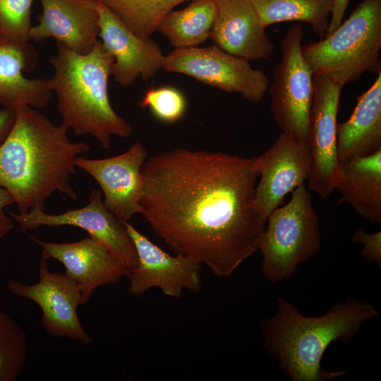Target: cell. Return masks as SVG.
I'll list each match as a JSON object with an SVG mask.
<instances>
[{
  "mask_svg": "<svg viewBox=\"0 0 381 381\" xmlns=\"http://www.w3.org/2000/svg\"><path fill=\"white\" fill-rule=\"evenodd\" d=\"M253 158L176 148L142 167V215L176 253L231 274L258 249L266 221L254 203Z\"/></svg>",
  "mask_w": 381,
  "mask_h": 381,
  "instance_id": "6da1fadb",
  "label": "cell"
},
{
  "mask_svg": "<svg viewBox=\"0 0 381 381\" xmlns=\"http://www.w3.org/2000/svg\"><path fill=\"white\" fill-rule=\"evenodd\" d=\"M15 109L13 126L0 145V186L11 194L18 212L44 210L46 200L56 191L76 200L70 178L77 158L90 146L71 141L64 125H55L35 108Z\"/></svg>",
  "mask_w": 381,
  "mask_h": 381,
  "instance_id": "7a4b0ae2",
  "label": "cell"
},
{
  "mask_svg": "<svg viewBox=\"0 0 381 381\" xmlns=\"http://www.w3.org/2000/svg\"><path fill=\"white\" fill-rule=\"evenodd\" d=\"M378 315L370 302L349 297L322 315L308 317L279 296L276 313L260 321L264 346L292 381L332 380L346 372L322 368L328 346L335 341L350 343L363 322Z\"/></svg>",
  "mask_w": 381,
  "mask_h": 381,
  "instance_id": "3957f363",
  "label": "cell"
},
{
  "mask_svg": "<svg viewBox=\"0 0 381 381\" xmlns=\"http://www.w3.org/2000/svg\"><path fill=\"white\" fill-rule=\"evenodd\" d=\"M114 61L100 40L85 54L56 42V52L49 59L54 68L49 80L62 124L75 135H90L105 149L111 146L112 135L128 138L132 132L109 101L108 80Z\"/></svg>",
  "mask_w": 381,
  "mask_h": 381,
  "instance_id": "277c9868",
  "label": "cell"
},
{
  "mask_svg": "<svg viewBox=\"0 0 381 381\" xmlns=\"http://www.w3.org/2000/svg\"><path fill=\"white\" fill-rule=\"evenodd\" d=\"M381 0H363L329 35L302 46L314 76L344 86L381 71Z\"/></svg>",
  "mask_w": 381,
  "mask_h": 381,
  "instance_id": "5b68a950",
  "label": "cell"
},
{
  "mask_svg": "<svg viewBox=\"0 0 381 381\" xmlns=\"http://www.w3.org/2000/svg\"><path fill=\"white\" fill-rule=\"evenodd\" d=\"M291 193L290 200L267 217L258 245L262 274L273 283L290 278L321 246L319 218L309 191L303 184Z\"/></svg>",
  "mask_w": 381,
  "mask_h": 381,
  "instance_id": "8992f818",
  "label": "cell"
},
{
  "mask_svg": "<svg viewBox=\"0 0 381 381\" xmlns=\"http://www.w3.org/2000/svg\"><path fill=\"white\" fill-rule=\"evenodd\" d=\"M303 29L290 27L282 40V59L268 87L273 119L282 133L308 145L314 75L302 52Z\"/></svg>",
  "mask_w": 381,
  "mask_h": 381,
  "instance_id": "52a82bcc",
  "label": "cell"
},
{
  "mask_svg": "<svg viewBox=\"0 0 381 381\" xmlns=\"http://www.w3.org/2000/svg\"><path fill=\"white\" fill-rule=\"evenodd\" d=\"M162 69L190 76L204 84L228 93H238L258 103L270 86L261 69L253 68L248 61L210 45L174 49L164 56Z\"/></svg>",
  "mask_w": 381,
  "mask_h": 381,
  "instance_id": "ba28073f",
  "label": "cell"
},
{
  "mask_svg": "<svg viewBox=\"0 0 381 381\" xmlns=\"http://www.w3.org/2000/svg\"><path fill=\"white\" fill-rule=\"evenodd\" d=\"M8 214L24 231L40 226L68 225L79 227L104 245L129 270L137 265L133 243L123 223L104 206L99 189H94L89 196L88 203L78 209L54 214L37 210H30L25 214L9 212Z\"/></svg>",
  "mask_w": 381,
  "mask_h": 381,
  "instance_id": "9c48e42d",
  "label": "cell"
},
{
  "mask_svg": "<svg viewBox=\"0 0 381 381\" xmlns=\"http://www.w3.org/2000/svg\"><path fill=\"white\" fill-rule=\"evenodd\" d=\"M313 82L308 142L312 168L308 188L327 198L335 189L339 167L336 133L343 86L325 75L314 76Z\"/></svg>",
  "mask_w": 381,
  "mask_h": 381,
  "instance_id": "30bf717a",
  "label": "cell"
},
{
  "mask_svg": "<svg viewBox=\"0 0 381 381\" xmlns=\"http://www.w3.org/2000/svg\"><path fill=\"white\" fill-rule=\"evenodd\" d=\"M253 158V168L260 176L255 189L254 203L266 221L281 206L287 194L308 181L311 157L308 145L281 133L268 150Z\"/></svg>",
  "mask_w": 381,
  "mask_h": 381,
  "instance_id": "8fae6325",
  "label": "cell"
},
{
  "mask_svg": "<svg viewBox=\"0 0 381 381\" xmlns=\"http://www.w3.org/2000/svg\"><path fill=\"white\" fill-rule=\"evenodd\" d=\"M137 254L136 266L129 270V293L138 296L157 287L167 296L180 298L184 289H201V265L181 254L171 255L152 243L130 222H123Z\"/></svg>",
  "mask_w": 381,
  "mask_h": 381,
  "instance_id": "7c38bea8",
  "label": "cell"
},
{
  "mask_svg": "<svg viewBox=\"0 0 381 381\" xmlns=\"http://www.w3.org/2000/svg\"><path fill=\"white\" fill-rule=\"evenodd\" d=\"M39 276V281L31 285L11 280L7 289L39 306L43 327L50 334L92 344V339L83 329L77 313L78 306L83 305L78 286L66 274L51 272L42 258Z\"/></svg>",
  "mask_w": 381,
  "mask_h": 381,
  "instance_id": "4fadbf2b",
  "label": "cell"
},
{
  "mask_svg": "<svg viewBox=\"0 0 381 381\" xmlns=\"http://www.w3.org/2000/svg\"><path fill=\"white\" fill-rule=\"evenodd\" d=\"M147 158L143 145L136 142L123 153L104 159L79 156L76 167L90 175L104 195V206L121 222H130L142 214V167Z\"/></svg>",
  "mask_w": 381,
  "mask_h": 381,
  "instance_id": "5bb4252c",
  "label": "cell"
},
{
  "mask_svg": "<svg viewBox=\"0 0 381 381\" xmlns=\"http://www.w3.org/2000/svg\"><path fill=\"white\" fill-rule=\"evenodd\" d=\"M102 48L114 59L111 76L121 86L138 78L147 80L162 67L164 56L156 42L135 35L110 9L97 0Z\"/></svg>",
  "mask_w": 381,
  "mask_h": 381,
  "instance_id": "9a60e30c",
  "label": "cell"
},
{
  "mask_svg": "<svg viewBox=\"0 0 381 381\" xmlns=\"http://www.w3.org/2000/svg\"><path fill=\"white\" fill-rule=\"evenodd\" d=\"M30 238L42 248V259L53 258L63 264L65 274L80 291L83 305L88 302L97 287L116 284L129 273L104 245L90 236L72 243Z\"/></svg>",
  "mask_w": 381,
  "mask_h": 381,
  "instance_id": "2e32d148",
  "label": "cell"
},
{
  "mask_svg": "<svg viewBox=\"0 0 381 381\" xmlns=\"http://www.w3.org/2000/svg\"><path fill=\"white\" fill-rule=\"evenodd\" d=\"M40 1L42 12L38 24L30 28V40L53 38L78 54L91 51L99 40L97 0Z\"/></svg>",
  "mask_w": 381,
  "mask_h": 381,
  "instance_id": "e0dca14e",
  "label": "cell"
},
{
  "mask_svg": "<svg viewBox=\"0 0 381 381\" xmlns=\"http://www.w3.org/2000/svg\"><path fill=\"white\" fill-rule=\"evenodd\" d=\"M217 15L210 39L222 50L247 61L266 59L274 45L250 0H215Z\"/></svg>",
  "mask_w": 381,
  "mask_h": 381,
  "instance_id": "ac0fdd59",
  "label": "cell"
},
{
  "mask_svg": "<svg viewBox=\"0 0 381 381\" xmlns=\"http://www.w3.org/2000/svg\"><path fill=\"white\" fill-rule=\"evenodd\" d=\"M336 141L339 162L381 150V71L370 88L357 97L351 116L337 123Z\"/></svg>",
  "mask_w": 381,
  "mask_h": 381,
  "instance_id": "d6986e66",
  "label": "cell"
},
{
  "mask_svg": "<svg viewBox=\"0 0 381 381\" xmlns=\"http://www.w3.org/2000/svg\"><path fill=\"white\" fill-rule=\"evenodd\" d=\"M37 60L32 47L23 49L0 39V105L42 108L49 104L54 93L50 80L30 79L23 74L30 71Z\"/></svg>",
  "mask_w": 381,
  "mask_h": 381,
  "instance_id": "ffe728a7",
  "label": "cell"
},
{
  "mask_svg": "<svg viewBox=\"0 0 381 381\" xmlns=\"http://www.w3.org/2000/svg\"><path fill=\"white\" fill-rule=\"evenodd\" d=\"M335 189L338 204H347L365 220L381 223V150L339 162Z\"/></svg>",
  "mask_w": 381,
  "mask_h": 381,
  "instance_id": "44dd1931",
  "label": "cell"
},
{
  "mask_svg": "<svg viewBox=\"0 0 381 381\" xmlns=\"http://www.w3.org/2000/svg\"><path fill=\"white\" fill-rule=\"evenodd\" d=\"M217 11L215 0H190L184 8L169 11L157 31L175 49L196 47L210 37Z\"/></svg>",
  "mask_w": 381,
  "mask_h": 381,
  "instance_id": "7402d4cb",
  "label": "cell"
},
{
  "mask_svg": "<svg viewBox=\"0 0 381 381\" xmlns=\"http://www.w3.org/2000/svg\"><path fill=\"white\" fill-rule=\"evenodd\" d=\"M262 26L301 21L308 24L321 39L327 30L332 0H250Z\"/></svg>",
  "mask_w": 381,
  "mask_h": 381,
  "instance_id": "603a6c76",
  "label": "cell"
},
{
  "mask_svg": "<svg viewBox=\"0 0 381 381\" xmlns=\"http://www.w3.org/2000/svg\"><path fill=\"white\" fill-rule=\"evenodd\" d=\"M137 36L150 38L164 16L190 0H99Z\"/></svg>",
  "mask_w": 381,
  "mask_h": 381,
  "instance_id": "cb8c5ba5",
  "label": "cell"
},
{
  "mask_svg": "<svg viewBox=\"0 0 381 381\" xmlns=\"http://www.w3.org/2000/svg\"><path fill=\"white\" fill-rule=\"evenodd\" d=\"M28 354L26 333L0 310V381H16L26 363Z\"/></svg>",
  "mask_w": 381,
  "mask_h": 381,
  "instance_id": "d4e9b609",
  "label": "cell"
},
{
  "mask_svg": "<svg viewBox=\"0 0 381 381\" xmlns=\"http://www.w3.org/2000/svg\"><path fill=\"white\" fill-rule=\"evenodd\" d=\"M34 0H0V39L23 49L31 48L30 30Z\"/></svg>",
  "mask_w": 381,
  "mask_h": 381,
  "instance_id": "484cf974",
  "label": "cell"
},
{
  "mask_svg": "<svg viewBox=\"0 0 381 381\" xmlns=\"http://www.w3.org/2000/svg\"><path fill=\"white\" fill-rule=\"evenodd\" d=\"M139 106L149 108L159 120L166 123H174L180 120L186 111V99L178 89L163 86L150 88L142 97Z\"/></svg>",
  "mask_w": 381,
  "mask_h": 381,
  "instance_id": "4316f807",
  "label": "cell"
},
{
  "mask_svg": "<svg viewBox=\"0 0 381 381\" xmlns=\"http://www.w3.org/2000/svg\"><path fill=\"white\" fill-rule=\"evenodd\" d=\"M355 243H363L362 257L368 262L381 265V231L374 234H367L363 227L357 229L351 237Z\"/></svg>",
  "mask_w": 381,
  "mask_h": 381,
  "instance_id": "83f0119b",
  "label": "cell"
},
{
  "mask_svg": "<svg viewBox=\"0 0 381 381\" xmlns=\"http://www.w3.org/2000/svg\"><path fill=\"white\" fill-rule=\"evenodd\" d=\"M15 204L11 194L0 186V238L5 236L13 228V219L4 212L6 206Z\"/></svg>",
  "mask_w": 381,
  "mask_h": 381,
  "instance_id": "f1b7e54d",
  "label": "cell"
},
{
  "mask_svg": "<svg viewBox=\"0 0 381 381\" xmlns=\"http://www.w3.org/2000/svg\"><path fill=\"white\" fill-rule=\"evenodd\" d=\"M350 0H332L331 18L325 37L332 33L342 23Z\"/></svg>",
  "mask_w": 381,
  "mask_h": 381,
  "instance_id": "f546056e",
  "label": "cell"
},
{
  "mask_svg": "<svg viewBox=\"0 0 381 381\" xmlns=\"http://www.w3.org/2000/svg\"><path fill=\"white\" fill-rule=\"evenodd\" d=\"M15 119V108L3 107L0 109V145L4 141L11 131Z\"/></svg>",
  "mask_w": 381,
  "mask_h": 381,
  "instance_id": "4dcf8cb0",
  "label": "cell"
}]
</instances>
